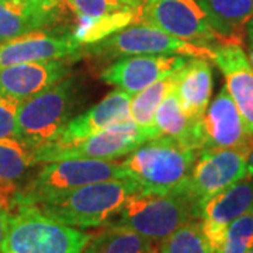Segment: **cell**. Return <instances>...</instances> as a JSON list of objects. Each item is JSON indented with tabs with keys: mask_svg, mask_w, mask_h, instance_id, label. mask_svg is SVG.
Listing matches in <instances>:
<instances>
[{
	"mask_svg": "<svg viewBox=\"0 0 253 253\" xmlns=\"http://www.w3.org/2000/svg\"><path fill=\"white\" fill-rule=\"evenodd\" d=\"M141 193L129 177L91 183L66 194L34 204L48 217L75 228H97L109 224L126 201Z\"/></svg>",
	"mask_w": 253,
	"mask_h": 253,
	"instance_id": "6da1fadb",
	"label": "cell"
},
{
	"mask_svg": "<svg viewBox=\"0 0 253 253\" xmlns=\"http://www.w3.org/2000/svg\"><path fill=\"white\" fill-rule=\"evenodd\" d=\"M200 152L184 148L168 138L146 141L121 162L126 177L142 193H184L190 172Z\"/></svg>",
	"mask_w": 253,
	"mask_h": 253,
	"instance_id": "7a4b0ae2",
	"label": "cell"
},
{
	"mask_svg": "<svg viewBox=\"0 0 253 253\" xmlns=\"http://www.w3.org/2000/svg\"><path fill=\"white\" fill-rule=\"evenodd\" d=\"M91 234L48 217L34 204L10 210L3 253H83Z\"/></svg>",
	"mask_w": 253,
	"mask_h": 253,
	"instance_id": "3957f363",
	"label": "cell"
},
{
	"mask_svg": "<svg viewBox=\"0 0 253 253\" xmlns=\"http://www.w3.org/2000/svg\"><path fill=\"white\" fill-rule=\"evenodd\" d=\"M199 219V206L186 193H138L126 200L114 225L126 226L161 244L179 228Z\"/></svg>",
	"mask_w": 253,
	"mask_h": 253,
	"instance_id": "277c9868",
	"label": "cell"
},
{
	"mask_svg": "<svg viewBox=\"0 0 253 253\" xmlns=\"http://www.w3.org/2000/svg\"><path fill=\"white\" fill-rule=\"evenodd\" d=\"M123 177H126L124 168L114 161L65 159L44 163V166L18 189L14 203L38 204L91 183Z\"/></svg>",
	"mask_w": 253,
	"mask_h": 253,
	"instance_id": "5b68a950",
	"label": "cell"
},
{
	"mask_svg": "<svg viewBox=\"0 0 253 253\" xmlns=\"http://www.w3.org/2000/svg\"><path fill=\"white\" fill-rule=\"evenodd\" d=\"M73 97V79H66L21 101L17 111V139L33 151L52 142L71 120Z\"/></svg>",
	"mask_w": 253,
	"mask_h": 253,
	"instance_id": "8992f818",
	"label": "cell"
},
{
	"mask_svg": "<svg viewBox=\"0 0 253 253\" xmlns=\"http://www.w3.org/2000/svg\"><path fill=\"white\" fill-rule=\"evenodd\" d=\"M87 52L106 61L136 55H184L211 59V46L179 40L148 23H134L113 36L87 45Z\"/></svg>",
	"mask_w": 253,
	"mask_h": 253,
	"instance_id": "52a82bcc",
	"label": "cell"
},
{
	"mask_svg": "<svg viewBox=\"0 0 253 253\" xmlns=\"http://www.w3.org/2000/svg\"><path fill=\"white\" fill-rule=\"evenodd\" d=\"M145 142L146 138L131 120L72 142L44 145L34 151V162L37 166L65 159L114 161L134 152Z\"/></svg>",
	"mask_w": 253,
	"mask_h": 253,
	"instance_id": "ba28073f",
	"label": "cell"
},
{
	"mask_svg": "<svg viewBox=\"0 0 253 253\" xmlns=\"http://www.w3.org/2000/svg\"><path fill=\"white\" fill-rule=\"evenodd\" d=\"M139 21L197 45L211 46L221 40L197 0H145Z\"/></svg>",
	"mask_w": 253,
	"mask_h": 253,
	"instance_id": "9c48e42d",
	"label": "cell"
},
{
	"mask_svg": "<svg viewBox=\"0 0 253 253\" xmlns=\"http://www.w3.org/2000/svg\"><path fill=\"white\" fill-rule=\"evenodd\" d=\"M249 145L200 152L194 163L184 193L200 206L236 181L246 179V158Z\"/></svg>",
	"mask_w": 253,
	"mask_h": 253,
	"instance_id": "30bf717a",
	"label": "cell"
},
{
	"mask_svg": "<svg viewBox=\"0 0 253 253\" xmlns=\"http://www.w3.org/2000/svg\"><path fill=\"white\" fill-rule=\"evenodd\" d=\"M190 56L184 55H136L120 58L101 72V81L135 96L155 82L177 72Z\"/></svg>",
	"mask_w": 253,
	"mask_h": 253,
	"instance_id": "8fae6325",
	"label": "cell"
},
{
	"mask_svg": "<svg viewBox=\"0 0 253 253\" xmlns=\"http://www.w3.org/2000/svg\"><path fill=\"white\" fill-rule=\"evenodd\" d=\"M253 210V180L244 179L199 206V224L212 252L217 253L231 222Z\"/></svg>",
	"mask_w": 253,
	"mask_h": 253,
	"instance_id": "7c38bea8",
	"label": "cell"
},
{
	"mask_svg": "<svg viewBox=\"0 0 253 253\" xmlns=\"http://www.w3.org/2000/svg\"><path fill=\"white\" fill-rule=\"evenodd\" d=\"M212 58L225 78L228 93L244 118L248 132L253 135V69L245 52L244 42L219 40L211 45Z\"/></svg>",
	"mask_w": 253,
	"mask_h": 253,
	"instance_id": "4fadbf2b",
	"label": "cell"
},
{
	"mask_svg": "<svg viewBox=\"0 0 253 253\" xmlns=\"http://www.w3.org/2000/svg\"><path fill=\"white\" fill-rule=\"evenodd\" d=\"M79 52L81 44L73 34H55L37 30L0 42V68L16 63L78 58Z\"/></svg>",
	"mask_w": 253,
	"mask_h": 253,
	"instance_id": "5bb4252c",
	"label": "cell"
},
{
	"mask_svg": "<svg viewBox=\"0 0 253 253\" xmlns=\"http://www.w3.org/2000/svg\"><path fill=\"white\" fill-rule=\"evenodd\" d=\"M201 126L204 141L203 151L245 146L253 139L226 86L208 104Z\"/></svg>",
	"mask_w": 253,
	"mask_h": 253,
	"instance_id": "9a60e30c",
	"label": "cell"
},
{
	"mask_svg": "<svg viewBox=\"0 0 253 253\" xmlns=\"http://www.w3.org/2000/svg\"><path fill=\"white\" fill-rule=\"evenodd\" d=\"M68 75V66L62 61L24 62L0 68V96L24 101Z\"/></svg>",
	"mask_w": 253,
	"mask_h": 253,
	"instance_id": "2e32d148",
	"label": "cell"
},
{
	"mask_svg": "<svg viewBox=\"0 0 253 253\" xmlns=\"http://www.w3.org/2000/svg\"><path fill=\"white\" fill-rule=\"evenodd\" d=\"M129 103L131 96H128L126 91L121 89L113 90L94 107L87 110L79 117L69 120L59 135L49 144L72 142L131 121L132 118L129 113Z\"/></svg>",
	"mask_w": 253,
	"mask_h": 253,
	"instance_id": "e0dca14e",
	"label": "cell"
},
{
	"mask_svg": "<svg viewBox=\"0 0 253 253\" xmlns=\"http://www.w3.org/2000/svg\"><path fill=\"white\" fill-rule=\"evenodd\" d=\"M174 91L191 120L204 117L212 93V68L207 59L190 56L177 71Z\"/></svg>",
	"mask_w": 253,
	"mask_h": 253,
	"instance_id": "ac0fdd59",
	"label": "cell"
},
{
	"mask_svg": "<svg viewBox=\"0 0 253 253\" xmlns=\"http://www.w3.org/2000/svg\"><path fill=\"white\" fill-rule=\"evenodd\" d=\"M201 123L203 118L191 120L184 113L174 89L163 99L155 114V129L158 138L172 139L184 148L199 152L204 148Z\"/></svg>",
	"mask_w": 253,
	"mask_h": 253,
	"instance_id": "d6986e66",
	"label": "cell"
},
{
	"mask_svg": "<svg viewBox=\"0 0 253 253\" xmlns=\"http://www.w3.org/2000/svg\"><path fill=\"white\" fill-rule=\"evenodd\" d=\"M59 9L0 0V42L48 27L58 18Z\"/></svg>",
	"mask_w": 253,
	"mask_h": 253,
	"instance_id": "ffe728a7",
	"label": "cell"
},
{
	"mask_svg": "<svg viewBox=\"0 0 253 253\" xmlns=\"http://www.w3.org/2000/svg\"><path fill=\"white\" fill-rule=\"evenodd\" d=\"M221 40L244 42L246 24L253 18V0H197Z\"/></svg>",
	"mask_w": 253,
	"mask_h": 253,
	"instance_id": "44dd1931",
	"label": "cell"
},
{
	"mask_svg": "<svg viewBox=\"0 0 253 253\" xmlns=\"http://www.w3.org/2000/svg\"><path fill=\"white\" fill-rule=\"evenodd\" d=\"M83 253H161V244L126 226L110 224L91 235Z\"/></svg>",
	"mask_w": 253,
	"mask_h": 253,
	"instance_id": "7402d4cb",
	"label": "cell"
},
{
	"mask_svg": "<svg viewBox=\"0 0 253 253\" xmlns=\"http://www.w3.org/2000/svg\"><path fill=\"white\" fill-rule=\"evenodd\" d=\"M176 79H177V72L155 82L154 84L148 86L146 89L131 97V103H129L131 118L138 126V129L142 132V135L146 138V141L158 138L155 129V114L163 99L174 89Z\"/></svg>",
	"mask_w": 253,
	"mask_h": 253,
	"instance_id": "603a6c76",
	"label": "cell"
},
{
	"mask_svg": "<svg viewBox=\"0 0 253 253\" xmlns=\"http://www.w3.org/2000/svg\"><path fill=\"white\" fill-rule=\"evenodd\" d=\"M139 20H141V7L121 9L97 20L81 21V24L72 34L81 45L82 44L90 45L113 36L114 33L128 27L132 23H139Z\"/></svg>",
	"mask_w": 253,
	"mask_h": 253,
	"instance_id": "cb8c5ba5",
	"label": "cell"
},
{
	"mask_svg": "<svg viewBox=\"0 0 253 253\" xmlns=\"http://www.w3.org/2000/svg\"><path fill=\"white\" fill-rule=\"evenodd\" d=\"M36 166L34 151L17 138L0 139V179L17 183Z\"/></svg>",
	"mask_w": 253,
	"mask_h": 253,
	"instance_id": "d4e9b609",
	"label": "cell"
},
{
	"mask_svg": "<svg viewBox=\"0 0 253 253\" xmlns=\"http://www.w3.org/2000/svg\"><path fill=\"white\" fill-rule=\"evenodd\" d=\"M161 253H214L203 235L199 219L179 228L161 242Z\"/></svg>",
	"mask_w": 253,
	"mask_h": 253,
	"instance_id": "484cf974",
	"label": "cell"
},
{
	"mask_svg": "<svg viewBox=\"0 0 253 253\" xmlns=\"http://www.w3.org/2000/svg\"><path fill=\"white\" fill-rule=\"evenodd\" d=\"M253 248V210L231 222L217 253H248Z\"/></svg>",
	"mask_w": 253,
	"mask_h": 253,
	"instance_id": "4316f807",
	"label": "cell"
},
{
	"mask_svg": "<svg viewBox=\"0 0 253 253\" xmlns=\"http://www.w3.org/2000/svg\"><path fill=\"white\" fill-rule=\"evenodd\" d=\"M81 21H91L104 17L110 13H114L123 7L118 0H65Z\"/></svg>",
	"mask_w": 253,
	"mask_h": 253,
	"instance_id": "83f0119b",
	"label": "cell"
},
{
	"mask_svg": "<svg viewBox=\"0 0 253 253\" xmlns=\"http://www.w3.org/2000/svg\"><path fill=\"white\" fill-rule=\"evenodd\" d=\"M21 101L0 96V139L17 138V111Z\"/></svg>",
	"mask_w": 253,
	"mask_h": 253,
	"instance_id": "f1b7e54d",
	"label": "cell"
},
{
	"mask_svg": "<svg viewBox=\"0 0 253 253\" xmlns=\"http://www.w3.org/2000/svg\"><path fill=\"white\" fill-rule=\"evenodd\" d=\"M18 189L17 183L0 179V207H13Z\"/></svg>",
	"mask_w": 253,
	"mask_h": 253,
	"instance_id": "f546056e",
	"label": "cell"
},
{
	"mask_svg": "<svg viewBox=\"0 0 253 253\" xmlns=\"http://www.w3.org/2000/svg\"><path fill=\"white\" fill-rule=\"evenodd\" d=\"M10 210L7 207H0V253H3V244L6 238V231H7V224H9Z\"/></svg>",
	"mask_w": 253,
	"mask_h": 253,
	"instance_id": "4dcf8cb0",
	"label": "cell"
},
{
	"mask_svg": "<svg viewBox=\"0 0 253 253\" xmlns=\"http://www.w3.org/2000/svg\"><path fill=\"white\" fill-rule=\"evenodd\" d=\"M13 1H21V3H30L37 4L48 9H59L61 7V0H13Z\"/></svg>",
	"mask_w": 253,
	"mask_h": 253,
	"instance_id": "1f68e13d",
	"label": "cell"
},
{
	"mask_svg": "<svg viewBox=\"0 0 253 253\" xmlns=\"http://www.w3.org/2000/svg\"><path fill=\"white\" fill-rule=\"evenodd\" d=\"M246 40H248V58L253 69V18L246 24Z\"/></svg>",
	"mask_w": 253,
	"mask_h": 253,
	"instance_id": "d6a6232c",
	"label": "cell"
},
{
	"mask_svg": "<svg viewBox=\"0 0 253 253\" xmlns=\"http://www.w3.org/2000/svg\"><path fill=\"white\" fill-rule=\"evenodd\" d=\"M246 179L253 180V139L249 146L248 158H246Z\"/></svg>",
	"mask_w": 253,
	"mask_h": 253,
	"instance_id": "836d02e7",
	"label": "cell"
},
{
	"mask_svg": "<svg viewBox=\"0 0 253 253\" xmlns=\"http://www.w3.org/2000/svg\"><path fill=\"white\" fill-rule=\"evenodd\" d=\"M145 0H118V3L123 7H128V9H138L142 6Z\"/></svg>",
	"mask_w": 253,
	"mask_h": 253,
	"instance_id": "e575fe53",
	"label": "cell"
},
{
	"mask_svg": "<svg viewBox=\"0 0 253 253\" xmlns=\"http://www.w3.org/2000/svg\"><path fill=\"white\" fill-rule=\"evenodd\" d=\"M248 253H253V248H252V249H251V251H249V252H248Z\"/></svg>",
	"mask_w": 253,
	"mask_h": 253,
	"instance_id": "d590c367",
	"label": "cell"
}]
</instances>
